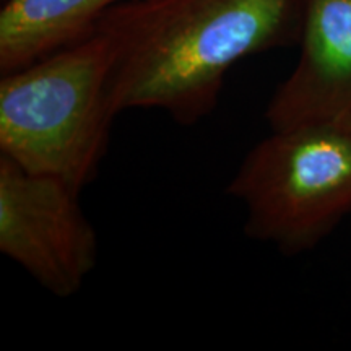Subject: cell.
<instances>
[{
  "label": "cell",
  "mask_w": 351,
  "mask_h": 351,
  "mask_svg": "<svg viewBox=\"0 0 351 351\" xmlns=\"http://www.w3.org/2000/svg\"><path fill=\"white\" fill-rule=\"evenodd\" d=\"M302 0H129L96 29L111 39L112 104L160 109L179 125L215 111L239 60L300 39Z\"/></svg>",
  "instance_id": "cell-1"
},
{
  "label": "cell",
  "mask_w": 351,
  "mask_h": 351,
  "mask_svg": "<svg viewBox=\"0 0 351 351\" xmlns=\"http://www.w3.org/2000/svg\"><path fill=\"white\" fill-rule=\"evenodd\" d=\"M114 46L93 34L0 80V155L80 192L93 181L117 116Z\"/></svg>",
  "instance_id": "cell-2"
},
{
  "label": "cell",
  "mask_w": 351,
  "mask_h": 351,
  "mask_svg": "<svg viewBox=\"0 0 351 351\" xmlns=\"http://www.w3.org/2000/svg\"><path fill=\"white\" fill-rule=\"evenodd\" d=\"M226 191L244 204L249 238L283 254L309 251L351 215V127L315 122L271 130Z\"/></svg>",
  "instance_id": "cell-3"
},
{
  "label": "cell",
  "mask_w": 351,
  "mask_h": 351,
  "mask_svg": "<svg viewBox=\"0 0 351 351\" xmlns=\"http://www.w3.org/2000/svg\"><path fill=\"white\" fill-rule=\"evenodd\" d=\"M78 194L0 155V251L59 298L75 295L98 262V236Z\"/></svg>",
  "instance_id": "cell-4"
},
{
  "label": "cell",
  "mask_w": 351,
  "mask_h": 351,
  "mask_svg": "<svg viewBox=\"0 0 351 351\" xmlns=\"http://www.w3.org/2000/svg\"><path fill=\"white\" fill-rule=\"evenodd\" d=\"M300 59L267 106L270 129L351 116V0H302Z\"/></svg>",
  "instance_id": "cell-5"
},
{
  "label": "cell",
  "mask_w": 351,
  "mask_h": 351,
  "mask_svg": "<svg viewBox=\"0 0 351 351\" xmlns=\"http://www.w3.org/2000/svg\"><path fill=\"white\" fill-rule=\"evenodd\" d=\"M129 0H3L0 72L8 73L96 32L112 7Z\"/></svg>",
  "instance_id": "cell-6"
},
{
  "label": "cell",
  "mask_w": 351,
  "mask_h": 351,
  "mask_svg": "<svg viewBox=\"0 0 351 351\" xmlns=\"http://www.w3.org/2000/svg\"><path fill=\"white\" fill-rule=\"evenodd\" d=\"M343 122H345V124H348V125L351 127V116H350V117H348V119H346V121H343Z\"/></svg>",
  "instance_id": "cell-7"
}]
</instances>
